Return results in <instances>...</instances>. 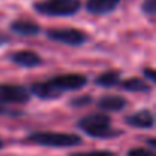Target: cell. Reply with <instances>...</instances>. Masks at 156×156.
Masks as SVG:
<instances>
[{
	"mask_svg": "<svg viewBox=\"0 0 156 156\" xmlns=\"http://www.w3.org/2000/svg\"><path fill=\"white\" fill-rule=\"evenodd\" d=\"M11 61L16 63L17 66H22V67H35V66H40L43 61H41V57L32 51H19V52H14L11 55Z\"/></svg>",
	"mask_w": 156,
	"mask_h": 156,
	"instance_id": "30bf717a",
	"label": "cell"
},
{
	"mask_svg": "<svg viewBox=\"0 0 156 156\" xmlns=\"http://www.w3.org/2000/svg\"><path fill=\"white\" fill-rule=\"evenodd\" d=\"M70 156H113V153L110 151H78V153H72Z\"/></svg>",
	"mask_w": 156,
	"mask_h": 156,
	"instance_id": "e0dca14e",
	"label": "cell"
},
{
	"mask_svg": "<svg viewBox=\"0 0 156 156\" xmlns=\"http://www.w3.org/2000/svg\"><path fill=\"white\" fill-rule=\"evenodd\" d=\"M3 147V142H2V139H0V148H2Z\"/></svg>",
	"mask_w": 156,
	"mask_h": 156,
	"instance_id": "44dd1931",
	"label": "cell"
},
{
	"mask_svg": "<svg viewBox=\"0 0 156 156\" xmlns=\"http://www.w3.org/2000/svg\"><path fill=\"white\" fill-rule=\"evenodd\" d=\"M90 103H92V98H90L89 95L76 97V98H73V100L70 101V104H72L73 107H83V106H87V104H90Z\"/></svg>",
	"mask_w": 156,
	"mask_h": 156,
	"instance_id": "9a60e30c",
	"label": "cell"
},
{
	"mask_svg": "<svg viewBox=\"0 0 156 156\" xmlns=\"http://www.w3.org/2000/svg\"><path fill=\"white\" fill-rule=\"evenodd\" d=\"M142 12L148 17H153L156 12V0H144L142 2Z\"/></svg>",
	"mask_w": 156,
	"mask_h": 156,
	"instance_id": "5bb4252c",
	"label": "cell"
},
{
	"mask_svg": "<svg viewBox=\"0 0 156 156\" xmlns=\"http://www.w3.org/2000/svg\"><path fill=\"white\" fill-rule=\"evenodd\" d=\"M28 142L43 145V147H57L66 148L73 147L81 142V138L75 133H57V132H34L26 138Z\"/></svg>",
	"mask_w": 156,
	"mask_h": 156,
	"instance_id": "277c9868",
	"label": "cell"
},
{
	"mask_svg": "<svg viewBox=\"0 0 156 156\" xmlns=\"http://www.w3.org/2000/svg\"><path fill=\"white\" fill-rule=\"evenodd\" d=\"M86 83L87 78L81 73H66L54 76L43 83H34L31 86V92L41 100H55L60 98L64 92L78 90L84 87Z\"/></svg>",
	"mask_w": 156,
	"mask_h": 156,
	"instance_id": "6da1fadb",
	"label": "cell"
},
{
	"mask_svg": "<svg viewBox=\"0 0 156 156\" xmlns=\"http://www.w3.org/2000/svg\"><path fill=\"white\" fill-rule=\"evenodd\" d=\"M0 115H19V112L11 110V109H6V107H3V106H0Z\"/></svg>",
	"mask_w": 156,
	"mask_h": 156,
	"instance_id": "d6986e66",
	"label": "cell"
},
{
	"mask_svg": "<svg viewBox=\"0 0 156 156\" xmlns=\"http://www.w3.org/2000/svg\"><path fill=\"white\" fill-rule=\"evenodd\" d=\"M9 28L14 34H19V35H23V37H35L41 31L38 23H35L32 20H25V19L14 20Z\"/></svg>",
	"mask_w": 156,
	"mask_h": 156,
	"instance_id": "ba28073f",
	"label": "cell"
},
{
	"mask_svg": "<svg viewBox=\"0 0 156 156\" xmlns=\"http://www.w3.org/2000/svg\"><path fill=\"white\" fill-rule=\"evenodd\" d=\"M121 86L129 92H139V94L151 92V84H148L145 80H141V78H129V80L121 83Z\"/></svg>",
	"mask_w": 156,
	"mask_h": 156,
	"instance_id": "4fadbf2b",
	"label": "cell"
},
{
	"mask_svg": "<svg viewBox=\"0 0 156 156\" xmlns=\"http://www.w3.org/2000/svg\"><path fill=\"white\" fill-rule=\"evenodd\" d=\"M78 129L92 138H115L122 132L115 130L110 124V118L104 113H90L78 122Z\"/></svg>",
	"mask_w": 156,
	"mask_h": 156,
	"instance_id": "7a4b0ae2",
	"label": "cell"
},
{
	"mask_svg": "<svg viewBox=\"0 0 156 156\" xmlns=\"http://www.w3.org/2000/svg\"><path fill=\"white\" fill-rule=\"evenodd\" d=\"M81 0H40L34 3L38 14L49 17H70L81 9Z\"/></svg>",
	"mask_w": 156,
	"mask_h": 156,
	"instance_id": "3957f363",
	"label": "cell"
},
{
	"mask_svg": "<svg viewBox=\"0 0 156 156\" xmlns=\"http://www.w3.org/2000/svg\"><path fill=\"white\" fill-rule=\"evenodd\" d=\"M148 144H150V147H153V148L156 147V141H154V139H148Z\"/></svg>",
	"mask_w": 156,
	"mask_h": 156,
	"instance_id": "ffe728a7",
	"label": "cell"
},
{
	"mask_svg": "<svg viewBox=\"0 0 156 156\" xmlns=\"http://www.w3.org/2000/svg\"><path fill=\"white\" fill-rule=\"evenodd\" d=\"M31 98L26 87L17 84H0V103L2 104H25Z\"/></svg>",
	"mask_w": 156,
	"mask_h": 156,
	"instance_id": "8992f818",
	"label": "cell"
},
{
	"mask_svg": "<svg viewBox=\"0 0 156 156\" xmlns=\"http://www.w3.org/2000/svg\"><path fill=\"white\" fill-rule=\"evenodd\" d=\"M127 156H156V154L147 148H132L127 151Z\"/></svg>",
	"mask_w": 156,
	"mask_h": 156,
	"instance_id": "2e32d148",
	"label": "cell"
},
{
	"mask_svg": "<svg viewBox=\"0 0 156 156\" xmlns=\"http://www.w3.org/2000/svg\"><path fill=\"white\" fill-rule=\"evenodd\" d=\"M126 122L132 127H138V129H151L154 124V116L150 110L142 109L133 115H129L126 118Z\"/></svg>",
	"mask_w": 156,
	"mask_h": 156,
	"instance_id": "9c48e42d",
	"label": "cell"
},
{
	"mask_svg": "<svg viewBox=\"0 0 156 156\" xmlns=\"http://www.w3.org/2000/svg\"><path fill=\"white\" fill-rule=\"evenodd\" d=\"M127 101L118 95H106L98 101V107L104 112H119L126 107Z\"/></svg>",
	"mask_w": 156,
	"mask_h": 156,
	"instance_id": "8fae6325",
	"label": "cell"
},
{
	"mask_svg": "<svg viewBox=\"0 0 156 156\" xmlns=\"http://www.w3.org/2000/svg\"><path fill=\"white\" fill-rule=\"evenodd\" d=\"M121 83L119 70H106L95 78V84L100 87H115Z\"/></svg>",
	"mask_w": 156,
	"mask_h": 156,
	"instance_id": "7c38bea8",
	"label": "cell"
},
{
	"mask_svg": "<svg viewBox=\"0 0 156 156\" xmlns=\"http://www.w3.org/2000/svg\"><path fill=\"white\" fill-rule=\"evenodd\" d=\"M142 72H144V76H147L148 80H150V83H154L156 81V73H154V70L151 67H145Z\"/></svg>",
	"mask_w": 156,
	"mask_h": 156,
	"instance_id": "ac0fdd59",
	"label": "cell"
},
{
	"mask_svg": "<svg viewBox=\"0 0 156 156\" xmlns=\"http://www.w3.org/2000/svg\"><path fill=\"white\" fill-rule=\"evenodd\" d=\"M121 3V0H87L86 9L95 16H104L115 11Z\"/></svg>",
	"mask_w": 156,
	"mask_h": 156,
	"instance_id": "52a82bcc",
	"label": "cell"
},
{
	"mask_svg": "<svg viewBox=\"0 0 156 156\" xmlns=\"http://www.w3.org/2000/svg\"><path fill=\"white\" fill-rule=\"evenodd\" d=\"M48 38L61 44H67V46H81L86 40L87 35L75 28H52L46 32Z\"/></svg>",
	"mask_w": 156,
	"mask_h": 156,
	"instance_id": "5b68a950",
	"label": "cell"
}]
</instances>
